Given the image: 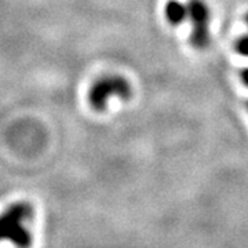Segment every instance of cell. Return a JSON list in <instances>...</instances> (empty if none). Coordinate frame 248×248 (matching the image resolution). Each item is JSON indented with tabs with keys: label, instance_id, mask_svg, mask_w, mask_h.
Segmentation results:
<instances>
[{
	"label": "cell",
	"instance_id": "3",
	"mask_svg": "<svg viewBox=\"0 0 248 248\" xmlns=\"http://www.w3.org/2000/svg\"><path fill=\"white\" fill-rule=\"evenodd\" d=\"M187 19L192 24L190 45L197 50H204L210 46V7L204 0L187 1Z\"/></svg>",
	"mask_w": 248,
	"mask_h": 248
},
{
	"label": "cell",
	"instance_id": "8",
	"mask_svg": "<svg viewBox=\"0 0 248 248\" xmlns=\"http://www.w3.org/2000/svg\"><path fill=\"white\" fill-rule=\"evenodd\" d=\"M247 109H248V104H247Z\"/></svg>",
	"mask_w": 248,
	"mask_h": 248
},
{
	"label": "cell",
	"instance_id": "7",
	"mask_svg": "<svg viewBox=\"0 0 248 248\" xmlns=\"http://www.w3.org/2000/svg\"><path fill=\"white\" fill-rule=\"evenodd\" d=\"M246 24L248 25V13H247V16H246Z\"/></svg>",
	"mask_w": 248,
	"mask_h": 248
},
{
	"label": "cell",
	"instance_id": "5",
	"mask_svg": "<svg viewBox=\"0 0 248 248\" xmlns=\"http://www.w3.org/2000/svg\"><path fill=\"white\" fill-rule=\"evenodd\" d=\"M236 50L243 57H248V35L241 36L239 40L236 42Z\"/></svg>",
	"mask_w": 248,
	"mask_h": 248
},
{
	"label": "cell",
	"instance_id": "2",
	"mask_svg": "<svg viewBox=\"0 0 248 248\" xmlns=\"http://www.w3.org/2000/svg\"><path fill=\"white\" fill-rule=\"evenodd\" d=\"M32 208L27 204H16L0 217V237L17 243H28L29 233L25 225L31 221ZM16 243V244H17Z\"/></svg>",
	"mask_w": 248,
	"mask_h": 248
},
{
	"label": "cell",
	"instance_id": "4",
	"mask_svg": "<svg viewBox=\"0 0 248 248\" xmlns=\"http://www.w3.org/2000/svg\"><path fill=\"white\" fill-rule=\"evenodd\" d=\"M164 14L170 24L177 27L187 19V6L178 0H169L164 7Z\"/></svg>",
	"mask_w": 248,
	"mask_h": 248
},
{
	"label": "cell",
	"instance_id": "6",
	"mask_svg": "<svg viewBox=\"0 0 248 248\" xmlns=\"http://www.w3.org/2000/svg\"><path fill=\"white\" fill-rule=\"evenodd\" d=\"M241 79L248 86V69H244V71L241 72Z\"/></svg>",
	"mask_w": 248,
	"mask_h": 248
},
{
	"label": "cell",
	"instance_id": "1",
	"mask_svg": "<svg viewBox=\"0 0 248 248\" xmlns=\"http://www.w3.org/2000/svg\"><path fill=\"white\" fill-rule=\"evenodd\" d=\"M131 86L128 80L123 76L117 75H108L94 83L89 93V101L91 107L98 112L107 109L110 98L116 97L120 99H128L131 97Z\"/></svg>",
	"mask_w": 248,
	"mask_h": 248
}]
</instances>
